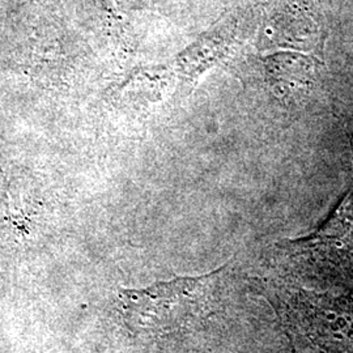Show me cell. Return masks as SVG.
Listing matches in <instances>:
<instances>
[{
    "label": "cell",
    "instance_id": "6da1fadb",
    "mask_svg": "<svg viewBox=\"0 0 353 353\" xmlns=\"http://www.w3.org/2000/svg\"><path fill=\"white\" fill-rule=\"evenodd\" d=\"M223 270L161 281L143 290H121V313L127 327L145 338H164L199 326L216 307Z\"/></svg>",
    "mask_w": 353,
    "mask_h": 353
},
{
    "label": "cell",
    "instance_id": "7a4b0ae2",
    "mask_svg": "<svg viewBox=\"0 0 353 353\" xmlns=\"http://www.w3.org/2000/svg\"><path fill=\"white\" fill-rule=\"evenodd\" d=\"M296 314L305 334L331 353H353V300L300 294Z\"/></svg>",
    "mask_w": 353,
    "mask_h": 353
},
{
    "label": "cell",
    "instance_id": "3957f363",
    "mask_svg": "<svg viewBox=\"0 0 353 353\" xmlns=\"http://www.w3.org/2000/svg\"><path fill=\"white\" fill-rule=\"evenodd\" d=\"M293 249L330 259L353 255V181L335 211L313 234L292 242Z\"/></svg>",
    "mask_w": 353,
    "mask_h": 353
},
{
    "label": "cell",
    "instance_id": "277c9868",
    "mask_svg": "<svg viewBox=\"0 0 353 353\" xmlns=\"http://www.w3.org/2000/svg\"><path fill=\"white\" fill-rule=\"evenodd\" d=\"M224 41H203L196 46L188 50V52L179 59L181 71L188 79V84L198 80V77L204 74L208 68L220 64L227 59V48Z\"/></svg>",
    "mask_w": 353,
    "mask_h": 353
}]
</instances>
